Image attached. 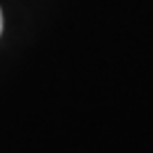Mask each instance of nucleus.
Wrapping results in <instances>:
<instances>
[{
	"label": "nucleus",
	"mask_w": 153,
	"mask_h": 153,
	"mask_svg": "<svg viewBox=\"0 0 153 153\" xmlns=\"http://www.w3.org/2000/svg\"><path fill=\"white\" fill-rule=\"evenodd\" d=\"M0 32H2V13H0Z\"/></svg>",
	"instance_id": "obj_1"
}]
</instances>
